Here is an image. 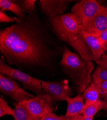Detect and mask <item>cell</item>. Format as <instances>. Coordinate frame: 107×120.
Listing matches in <instances>:
<instances>
[{
    "instance_id": "ffe728a7",
    "label": "cell",
    "mask_w": 107,
    "mask_h": 120,
    "mask_svg": "<svg viewBox=\"0 0 107 120\" xmlns=\"http://www.w3.org/2000/svg\"><path fill=\"white\" fill-rule=\"evenodd\" d=\"M76 117H68L64 115L59 116L55 114L53 112H48L42 117L41 120H74Z\"/></svg>"
},
{
    "instance_id": "83f0119b",
    "label": "cell",
    "mask_w": 107,
    "mask_h": 120,
    "mask_svg": "<svg viewBox=\"0 0 107 120\" xmlns=\"http://www.w3.org/2000/svg\"><path fill=\"white\" fill-rule=\"evenodd\" d=\"M93 117H85L84 120H93Z\"/></svg>"
},
{
    "instance_id": "277c9868",
    "label": "cell",
    "mask_w": 107,
    "mask_h": 120,
    "mask_svg": "<svg viewBox=\"0 0 107 120\" xmlns=\"http://www.w3.org/2000/svg\"><path fill=\"white\" fill-rule=\"evenodd\" d=\"M0 73L21 82L25 88L32 91L37 95L43 93L42 80L10 67L2 58L0 59Z\"/></svg>"
},
{
    "instance_id": "7a4b0ae2",
    "label": "cell",
    "mask_w": 107,
    "mask_h": 120,
    "mask_svg": "<svg viewBox=\"0 0 107 120\" xmlns=\"http://www.w3.org/2000/svg\"><path fill=\"white\" fill-rule=\"evenodd\" d=\"M48 21L58 38L74 48L82 59L95 62L83 37V27L77 23L72 13L48 18Z\"/></svg>"
},
{
    "instance_id": "8fae6325",
    "label": "cell",
    "mask_w": 107,
    "mask_h": 120,
    "mask_svg": "<svg viewBox=\"0 0 107 120\" xmlns=\"http://www.w3.org/2000/svg\"><path fill=\"white\" fill-rule=\"evenodd\" d=\"M82 35L84 41L90 49L95 60V62H96L104 54V45L101 43L96 35L86 32L83 30Z\"/></svg>"
},
{
    "instance_id": "d6986e66",
    "label": "cell",
    "mask_w": 107,
    "mask_h": 120,
    "mask_svg": "<svg viewBox=\"0 0 107 120\" xmlns=\"http://www.w3.org/2000/svg\"><path fill=\"white\" fill-rule=\"evenodd\" d=\"M5 115L14 116V109L9 106L2 97L0 98V117H2Z\"/></svg>"
},
{
    "instance_id": "ac0fdd59",
    "label": "cell",
    "mask_w": 107,
    "mask_h": 120,
    "mask_svg": "<svg viewBox=\"0 0 107 120\" xmlns=\"http://www.w3.org/2000/svg\"><path fill=\"white\" fill-rule=\"evenodd\" d=\"M22 8L25 14H30L36 11L35 3L36 0H22V1H14Z\"/></svg>"
},
{
    "instance_id": "2e32d148",
    "label": "cell",
    "mask_w": 107,
    "mask_h": 120,
    "mask_svg": "<svg viewBox=\"0 0 107 120\" xmlns=\"http://www.w3.org/2000/svg\"><path fill=\"white\" fill-rule=\"evenodd\" d=\"M107 103L102 100H100L96 102L85 104L83 115L85 117H94L98 112L104 109Z\"/></svg>"
},
{
    "instance_id": "5bb4252c",
    "label": "cell",
    "mask_w": 107,
    "mask_h": 120,
    "mask_svg": "<svg viewBox=\"0 0 107 120\" xmlns=\"http://www.w3.org/2000/svg\"><path fill=\"white\" fill-rule=\"evenodd\" d=\"M85 104L101 100V94L97 84L91 83L83 93Z\"/></svg>"
},
{
    "instance_id": "9c48e42d",
    "label": "cell",
    "mask_w": 107,
    "mask_h": 120,
    "mask_svg": "<svg viewBox=\"0 0 107 120\" xmlns=\"http://www.w3.org/2000/svg\"><path fill=\"white\" fill-rule=\"evenodd\" d=\"M81 26L84 31L94 35L107 29V6L103 5L92 18Z\"/></svg>"
},
{
    "instance_id": "7c38bea8",
    "label": "cell",
    "mask_w": 107,
    "mask_h": 120,
    "mask_svg": "<svg viewBox=\"0 0 107 120\" xmlns=\"http://www.w3.org/2000/svg\"><path fill=\"white\" fill-rule=\"evenodd\" d=\"M67 111L65 115L68 117H74L83 114L85 102L83 94H78L74 98H68Z\"/></svg>"
},
{
    "instance_id": "30bf717a",
    "label": "cell",
    "mask_w": 107,
    "mask_h": 120,
    "mask_svg": "<svg viewBox=\"0 0 107 120\" xmlns=\"http://www.w3.org/2000/svg\"><path fill=\"white\" fill-rule=\"evenodd\" d=\"M72 2L69 0H40L39 4L42 12L50 18L63 15Z\"/></svg>"
},
{
    "instance_id": "3957f363",
    "label": "cell",
    "mask_w": 107,
    "mask_h": 120,
    "mask_svg": "<svg viewBox=\"0 0 107 120\" xmlns=\"http://www.w3.org/2000/svg\"><path fill=\"white\" fill-rule=\"evenodd\" d=\"M64 73L76 86L78 94H82L91 84V74L94 70L92 61L82 59L64 46L60 62Z\"/></svg>"
},
{
    "instance_id": "6da1fadb",
    "label": "cell",
    "mask_w": 107,
    "mask_h": 120,
    "mask_svg": "<svg viewBox=\"0 0 107 120\" xmlns=\"http://www.w3.org/2000/svg\"><path fill=\"white\" fill-rule=\"evenodd\" d=\"M49 30L36 11L0 31V52L9 64L46 67L57 52Z\"/></svg>"
},
{
    "instance_id": "52a82bcc",
    "label": "cell",
    "mask_w": 107,
    "mask_h": 120,
    "mask_svg": "<svg viewBox=\"0 0 107 120\" xmlns=\"http://www.w3.org/2000/svg\"><path fill=\"white\" fill-rule=\"evenodd\" d=\"M103 6L95 0H82L76 3L71 11L77 23L82 25L92 18Z\"/></svg>"
},
{
    "instance_id": "44dd1931",
    "label": "cell",
    "mask_w": 107,
    "mask_h": 120,
    "mask_svg": "<svg viewBox=\"0 0 107 120\" xmlns=\"http://www.w3.org/2000/svg\"><path fill=\"white\" fill-rule=\"evenodd\" d=\"M18 19V17H10L4 12L0 11V22L1 23H15Z\"/></svg>"
},
{
    "instance_id": "4316f807",
    "label": "cell",
    "mask_w": 107,
    "mask_h": 120,
    "mask_svg": "<svg viewBox=\"0 0 107 120\" xmlns=\"http://www.w3.org/2000/svg\"><path fill=\"white\" fill-rule=\"evenodd\" d=\"M104 54L107 55V44H105L104 46Z\"/></svg>"
},
{
    "instance_id": "f1b7e54d",
    "label": "cell",
    "mask_w": 107,
    "mask_h": 120,
    "mask_svg": "<svg viewBox=\"0 0 107 120\" xmlns=\"http://www.w3.org/2000/svg\"><path fill=\"white\" fill-rule=\"evenodd\" d=\"M104 109H107V103L106 104V105H105V107H104Z\"/></svg>"
},
{
    "instance_id": "ba28073f",
    "label": "cell",
    "mask_w": 107,
    "mask_h": 120,
    "mask_svg": "<svg viewBox=\"0 0 107 120\" xmlns=\"http://www.w3.org/2000/svg\"><path fill=\"white\" fill-rule=\"evenodd\" d=\"M41 86L45 93L49 95L54 101H66L72 94L71 89L65 81L56 82L42 80Z\"/></svg>"
},
{
    "instance_id": "5b68a950",
    "label": "cell",
    "mask_w": 107,
    "mask_h": 120,
    "mask_svg": "<svg viewBox=\"0 0 107 120\" xmlns=\"http://www.w3.org/2000/svg\"><path fill=\"white\" fill-rule=\"evenodd\" d=\"M1 92L13 98L17 103L28 101L35 96L19 86L15 80L0 74Z\"/></svg>"
},
{
    "instance_id": "9a60e30c",
    "label": "cell",
    "mask_w": 107,
    "mask_h": 120,
    "mask_svg": "<svg viewBox=\"0 0 107 120\" xmlns=\"http://www.w3.org/2000/svg\"><path fill=\"white\" fill-rule=\"evenodd\" d=\"M15 120H41L34 117L28 111L25 101L17 103L14 109Z\"/></svg>"
},
{
    "instance_id": "d4e9b609",
    "label": "cell",
    "mask_w": 107,
    "mask_h": 120,
    "mask_svg": "<svg viewBox=\"0 0 107 120\" xmlns=\"http://www.w3.org/2000/svg\"><path fill=\"white\" fill-rule=\"evenodd\" d=\"M84 116L82 114L79 116H78L74 120H84Z\"/></svg>"
},
{
    "instance_id": "e0dca14e",
    "label": "cell",
    "mask_w": 107,
    "mask_h": 120,
    "mask_svg": "<svg viewBox=\"0 0 107 120\" xmlns=\"http://www.w3.org/2000/svg\"><path fill=\"white\" fill-rule=\"evenodd\" d=\"M106 81H107V68L99 65L92 74L91 83L99 84Z\"/></svg>"
},
{
    "instance_id": "7402d4cb",
    "label": "cell",
    "mask_w": 107,
    "mask_h": 120,
    "mask_svg": "<svg viewBox=\"0 0 107 120\" xmlns=\"http://www.w3.org/2000/svg\"><path fill=\"white\" fill-rule=\"evenodd\" d=\"M99 39L101 43L104 46L107 44V29L100 33L96 35Z\"/></svg>"
},
{
    "instance_id": "cb8c5ba5",
    "label": "cell",
    "mask_w": 107,
    "mask_h": 120,
    "mask_svg": "<svg viewBox=\"0 0 107 120\" xmlns=\"http://www.w3.org/2000/svg\"><path fill=\"white\" fill-rule=\"evenodd\" d=\"M99 65L107 68V55H103L100 59L96 62Z\"/></svg>"
},
{
    "instance_id": "8992f818",
    "label": "cell",
    "mask_w": 107,
    "mask_h": 120,
    "mask_svg": "<svg viewBox=\"0 0 107 120\" xmlns=\"http://www.w3.org/2000/svg\"><path fill=\"white\" fill-rule=\"evenodd\" d=\"M54 101L49 95L42 93L25 101V104L32 115L41 119L47 113L53 112Z\"/></svg>"
},
{
    "instance_id": "484cf974",
    "label": "cell",
    "mask_w": 107,
    "mask_h": 120,
    "mask_svg": "<svg viewBox=\"0 0 107 120\" xmlns=\"http://www.w3.org/2000/svg\"><path fill=\"white\" fill-rule=\"evenodd\" d=\"M101 98L102 99V101H103L106 102H107V94L101 96Z\"/></svg>"
},
{
    "instance_id": "603a6c76",
    "label": "cell",
    "mask_w": 107,
    "mask_h": 120,
    "mask_svg": "<svg viewBox=\"0 0 107 120\" xmlns=\"http://www.w3.org/2000/svg\"><path fill=\"white\" fill-rule=\"evenodd\" d=\"M101 96L107 94V81L97 84Z\"/></svg>"
},
{
    "instance_id": "4fadbf2b",
    "label": "cell",
    "mask_w": 107,
    "mask_h": 120,
    "mask_svg": "<svg viewBox=\"0 0 107 120\" xmlns=\"http://www.w3.org/2000/svg\"><path fill=\"white\" fill-rule=\"evenodd\" d=\"M0 8H1L0 11L3 12L5 11L12 12L19 18H24L26 16L20 5L15 3L14 1L1 0Z\"/></svg>"
}]
</instances>
